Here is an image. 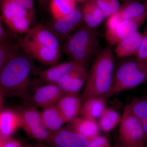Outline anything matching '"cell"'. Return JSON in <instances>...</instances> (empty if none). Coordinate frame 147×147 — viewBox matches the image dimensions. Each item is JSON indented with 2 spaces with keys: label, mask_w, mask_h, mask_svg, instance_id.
<instances>
[{
  "label": "cell",
  "mask_w": 147,
  "mask_h": 147,
  "mask_svg": "<svg viewBox=\"0 0 147 147\" xmlns=\"http://www.w3.org/2000/svg\"><path fill=\"white\" fill-rule=\"evenodd\" d=\"M111 46H107L98 54L88 72L82 96L83 102L93 98L107 101L112 96L115 66Z\"/></svg>",
  "instance_id": "cell-1"
},
{
  "label": "cell",
  "mask_w": 147,
  "mask_h": 147,
  "mask_svg": "<svg viewBox=\"0 0 147 147\" xmlns=\"http://www.w3.org/2000/svg\"><path fill=\"white\" fill-rule=\"evenodd\" d=\"M33 66V59L18 50L0 70L2 94L26 99Z\"/></svg>",
  "instance_id": "cell-2"
},
{
  "label": "cell",
  "mask_w": 147,
  "mask_h": 147,
  "mask_svg": "<svg viewBox=\"0 0 147 147\" xmlns=\"http://www.w3.org/2000/svg\"><path fill=\"white\" fill-rule=\"evenodd\" d=\"M98 46V39L95 32L84 25L66 40L62 51L70 60L86 65Z\"/></svg>",
  "instance_id": "cell-3"
},
{
  "label": "cell",
  "mask_w": 147,
  "mask_h": 147,
  "mask_svg": "<svg viewBox=\"0 0 147 147\" xmlns=\"http://www.w3.org/2000/svg\"><path fill=\"white\" fill-rule=\"evenodd\" d=\"M147 81V63L136 57L123 61L114 70L112 96L132 89Z\"/></svg>",
  "instance_id": "cell-4"
},
{
  "label": "cell",
  "mask_w": 147,
  "mask_h": 147,
  "mask_svg": "<svg viewBox=\"0 0 147 147\" xmlns=\"http://www.w3.org/2000/svg\"><path fill=\"white\" fill-rule=\"evenodd\" d=\"M146 137L140 121L129 109L128 105L124 109L120 123L119 144L131 147L145 145Z\"/></svg>",
  "instance_id": "cell-5"
},
{
  "label": "cell",
  "mask_w": 147,
  "mask_h": 147,
  "mask_svg": "<svg viewBox=\"0 0 147 147\" xmlns=\"http://www.w3.org/2000/svg\"><path fill=\"white\" fill-rule=\"evenodd\" d=\"M1 18L12 31L19 34H26L35 16L28 10L17 4L3 1L0 3Z\"/></svg>",
  "instance_id": "cell-6"
},
{
  "label": "cell",
  "mask_w": 147,
  "mask_h": 147,
  "mask_svg": "<svg viewBox=\"0 0 147 147\" xmlns=\"http://www.w3.org/2000/svg\"><path fill=\"white\" fill-rule=\"evenodd\" d=\"M17 113L21 121V127L26 133L38 142L45 143L50 132L43 125L40 113L32 106L20 108Z\"/></svg>",
  "instance_id": "cell-7"
},
{
  "label": "cell",
  "mask_w": 147,
  "mask_h": 147,
  "mask_svg": "<svg viewBox=\"0 0 147 147\" xmlns=\"http://www.w3.org/2000/svg\"><path fill=\"white\" fill-rule=\"evenodd\" d=\"M18 46L33 59L45 65H55L61 59V49H52L40 45L25 36L19 39Z\"/></svg>",
  "instance_id": "cell-8"
},
{
  "label": "cell",
  "mask_w": 147,
  "mask_h": 147,
  "mask_svg": "<svg viewBox=\"0 0 147 147\" xmlns=\"http://www.w3.org/2000/svg\"><path fill=\"white\" fill-rule=\"evenodd\" d=\"M89 141L86 138L67 126L50 133L44 144L50 147H86Z\"/></svg>",
  "instance_id": "cell-9"
},
{
  "label": "cell",
  "mask_w": 147,
  "mask_h": 147,
  "mask_svg": "<svg viewBox=\"0 0 147 147\" xmlns=\"http://www.w3.org/2000/svg\"><path fill=\"white\" fill-rule=\"evenodd\" d=\"M83 22L80 8L77 7L64 17L53 20L46 26L57 38L60 42L65 41L71 32Z\"/></svg>",
  "instance_id": "cell-10"
},
{
  "label": "cell",
  "mask_w": 147,
  "mask_h": 147,
  "mask_svg": "<svg viewBox=\"0 0 147 147\" xmlns=\"http://www.w3.org/2000/svg\"><path fill=\"white\" fill-rule=\"evenodd\" d=\"M147 15L135 18L121 21L113 30H106L105 38L110 45H117L122 40L138 31L144 23Z\"/></svg>",
  "instance_id": "cell-11"
},
{
  "label": "cell",
  "mask_w": 147,
  "mask_h": 147,
  "mask_svg": "<svg viewBox=\"0 0 147 147\" xmlns=\"http://www.w3.org/2000/svg\"><path fill=\"white\" fill-rule=\"evenodd\" d=\"M64 94L57 84H45L36 89L30 101L32 107L43 108L55 105Z\"/></svg>",
  "instance_id": "cell-12"
},
{
  "label": "cell",
  "mask_w": 147,
  "mask_h": 147,
  "mask_svg": "<svg viewBox=\"0 0 147 147\" xmlns=\"http://www.w3.org/2000/svg\"><path fill=\"white\" fill-rule=\"evenodd\" d=\"M86 69V65L70 61L58 64L50 68L40 71V80L45 84H57L58 81L66 74Z\"/></svg>",
  "instance_id": "cell-13"
},
{
  "label": "cell",
  "mask_w": 147,
  "mask_h": 147,
  "mask_svg": "<svg viewBox=\"0 0 147 147\" xmlns=\"http://www.w3.org/2000/svg\"><path fill=\"white\" fill-rule=\"evenodd\" d=\"M25 37L37 43L49 48L61 49L60 42L46 26L37 24L32 27Z\"/></svg>",
  "instance_id": "cell-14"
},
{
  "label": "cell",
  "mask_w": 147,
  "mask_h": 147,
  "mask_svg": "<svg viewBox=\"0 0 147 147\" xmlns=\"http://www.w3.org/2000/svg\"><path fill=\"white\" fill-rule=\"evenodd\" d=\"M82 98L76 94H65L56 105L66 123H69L79 115L82 104Z\"/></svg>",
  "instance_id": "cell-15"
},
{
  "label": "cell",
  "mask_w": 147,
  "mask_h": 147,
  "mask_svg": "<svg viewBox=\"0 0 147 147\" xmlns=\"http://www.w3.org/2000/svg\"><path fill=\"white\" fill-rule=\"evenodd\" d=\"M87 69L74 71L63 76L57 85L65 94H76L86 83Z\"/></svg>",
  "instance_id": "cell-16"
},
{
  "label": "cell",
  "mask_w": 147,
  "mask_h": 147,
  "mask_svg": "<svg viewBox=\"0 0 147 147\" xmlns=\"http://www.w3.org/2000/svg\"><path fill=\"white\" fill-rule=\"evenodd\" d=\"M80 9L85 26L94 31L105 18L94 0H86Z\"/></svg>",
  "instance_id": "cell-17"
},
{
  "label": "cell",
  "mask_w": 147,
  "mask_h": 147,
  "mask_svg": "<svg viewBox=\"0 0 147 147\" xmlns=\"http://www.w3.org/2000/svg\"><path fill=\"white\" fill-rule=\"evenodd\" d=\"M68 123L69 127L89 140L99 135L100 128L94 120L77 116Z\"/></svg>",
  "instance_id": "cell-18"
},
{
  "label": "cell",
  "mask_w": 147,
  "mask_h": 147,
  "mask_svg": "<svg viewBox=\"0 0 147 147\" xmlns=\"http://www.w3.org/2000/svg\"><path fill=\"white\" fill-rule=\"evenodd\" d=\"M143 34L137 31L117 44L115 52L119 58L128 57L134 55L138 51L143 39Z\"/></svg>",
  "instance_id": "cell-19"
},
{
  "label": "cell",
  "mask_w": 147,
  "mask_h": 147,
  "mask_svg": "<svg viewBox=\"0 0 147 147\" xmlns=\"http://www.w3.org/2000/svg\"><path fill=\"white\" fill-rule=\"evenodd\" d=\"M40 115L41 121L45 128L49 132H55L62 128L65 123L56 105L42 108Z\"/></svg>",
  "instance_id": "cell-20"
},
{
  "label": "cell",
  "mask_w": 147,
  "mask_h": 147,
  "mask_svg": "<svg viewBox=\"0 0 147 147\" xmlns=\"http://www.w3.org/2000/svg\"><path fill=\"white\" fill-rule=\"evenodd\" d=\"M105 100L101 98H89L82 103L79 115L86 118L96 121L99 119L106 107Z\"/></svg>",
  "instance_id": "cell-21"
},
{
  "label": "cell",
  "mask_w": 147,
  "mask_h": 147,
  "mask_svg": "<svg viewBox=\"0 0 147 147\" xmlns=\"http://www.w3.org/2000/svg\"><path fill=\"white\" fill-rule=\"evenodd\" d=\"M21 127V121L17 112L5 110L0 112V134L9 137Z\"/></svg>",
  "instance_id": "cell-22"
},
{
  "label": "cell",
  "mask_w": 147,
  "mask_h": 147,
  "mask_svg": "<svg viewBox=\"0 0 147 147\" xmlns=\"http://www.w3.org/2000/svg\"><path fill=\"white\" fill-rule=\"evenodd\" d=\"M48 7L54 20L68 15L77 8L76 0H50Z\"/></svg>",
  "instance_id": "cell-23"
},
{
  "label": "cell",
  "mask_w": 147,
  "mask_h": 147,
  "mask_svg": "<svg viewBox=\"0 0 147 147\" xmlns=\"http://www.w3.org/2000/svg\"><path fill=\"white\" fill-rule=\"evenodd\" d=\"M117 13L121 20L135 19L146 15L144 5L138 1L125 2Z\"/></svg>",
  "instance_id": "cell-24"
},
{
  "label": "cell",
  "mask_w": 147,
  "mask_h": 147,
  "mask_svg": "<svg viewBox=\"0 0 147 147\" xmlns=\"http://www.w3.org/2000/svg\"><path fill=\"white\" fill-rule=\"evenodd\" d=\"M128 105L141 122L146 140H147V95L134 98Z\"/></svg>",
  "instance_id": "cell-25"
},
{
  "label": "cell",
  "mask_w": 147,
  "mask_h": 147,
  "mask_svg": "<svg viewBox=\"0 0 147 147\" xmlns=\"http://www.w3.org/2000/svg\"><path fill=\"white\" fill-rule=\"evenodd\" d=\"M121 116L119 113L111 108H105L98 122L100 130L109 132L115 128L120 124Z\"/></svg>",
  "instance_id": "cell-26"
},
{
  "label": "cell",
  "mask_w": 147,
  "mask_h": 147,
  "mask_svg": "<svg viewBox=\"0 0 147 147\" xmlns=\"http://www.w3.org/2000/svg\"><path fill=\"white\" fill-rule=\"evenodd\" d=\"M19 46L0 42V70L7 61L19 50Z\"/></svg>",
  "instance_id": "cell-27"
},
{
  "label": "cell",
  "mask_w": 147,
  "mask_h": 147,
  "mask_svg": "<svg viewBox=\"0 0 147 147\" xmlns=\"http://www.w3.org/2000/svg\"><path fill=\"white\" fill-rule=\"evenodd\" d=\"M105 18L117 13L121 6L118 0H94Z\"/></svg>",
  "instance_id": "cell-28"
},
{
  "label": "cell",
  "mask_w": 147,
  "mask_h": 147,
  "mask_svg": "<svg viewBox=\"0 0 147 147\" xmlns=\"http://www.w3.org/2000/svg\"><path fill=\"white\" fill-rule=\"evenodd\" d=\"M135 57L141 61L147 63V31L143 33V39Z\"/></svg>",
  "instance_id": "cell-29"
},
{
  "label": "cell",
  "mask_w": 147,
  "mask_h": 147,
  "mask_svg": "<svg viewBox=\"0 0 147 147\" xmlns=\"http://www.w3.org/2000/svg\"><path fill=\"white\" fill-rule=\"evenodd\" d=\"M86 147H111V146L107 137L98 135L89 140Z\"/></svg>",
  "instance_id": "cell-30"
},
{
  "label": "cell",
  "mask_w": 147,
  "mask_h": 147,
  "mask_svg": "<svg viewBox=\"0 0 147 147\" xmlns=\"http://www.w3.org/2000/svg\"><path fill=\"white\" fill-rule=\"evenodd\" d=\"M3 1H7L15 3L28 10L35 16V9L33 0H0V3Z\"/></svg>",
  "instance_id": "cell-31"
},
{
  "label": "cell",
  "mask_w": 147,
  "mask_h": 147,
  "mask_svg": "<svg viewBox=\"0 0 147 147\" xmlns=\"http://www.w3.org/2000/svg\"><path fill=\"white\" fill-rule=\"evenodd\" d=\"M121 21L117 12L108 17L106 22V30H111L115 28Z\"/></svg>",
  "instance_id": "cell-32"
},
{
  "label": "cell",
  "mask_w": 147,
  "mask_h": 147,
  "mask_svg": "<svg viewBox=\"0 0 147 147\" xmlns=\"http://www.w3.org/2000/svg\"><path fill=\"white\" fill-rule=\"evenodd\" d=\"M2 147H23V145L18 141L9 138Z\"/></svg>",
  "instance_id": "cell-33"
},
{
  "label": "cell",
  "mask_w": 147,
  "mask_h": 147,
  "mask_svg": "<svg viewBox=\"0 0 147 147\" xmlns=\"http://www.w3.org/2000/svg\"><path fill=\"white\" fill-rule=\"evenodd\" d=\"M7 36L0 20V42H7Z\"/></svg>",
  "instance_id": "cell-34"
},
{
  "label": "cell",
  "mask_w": 147,
  "mask_h": 147,
  "mask_svg": "<svg viewBox=\"0 0 147 147\" xmlns=\"http://www.w3.org/2000/svg\"><path fill=\"white\" fill-rule=\"evenodd\" d=\"M23 146L24 147H50L44 143L39 142H37L35 144L25 142L23 144Z\"/></svg>",
  "instance_id": "cell-35"
},
{
  "label": "cell",
  "mask_w": 147,
  "mask_h": 147,
  "mask_svg": "<svg viewBox=\"0 0 147 147\" xmlns=\"http://www.w3.org/2000/svg\"><path fill=\"white\" fill-rule=\"evenodd\" d=\"M50 0H37L38 6L41 8H46L48 7Z\"/></svg>",
  "instance_id": "cell-36"
},
{
  "label": "cell",
  "mask_w": 147,
  "mask_h": 147,
  "mask_svg": "<svg viewBox=\"0 0 147 147\" xmlns=\"http://www.w3.org/2000/svg\"><path fill=\"white\" fill-rule=\"evenodd\" d=\"M9 137H4L1 134H0V147L3 146L5 143L8 139Z\"/></svg>",
  "instance_id": "cell-37"
},
{
  "label": "cell",
  "mask_w": 147,
  "mask_h": 147,
  "mask_svg": "<svg viewBox=\"0 0 147 147\" xmlns=\"http://www.w3.org/2000/svg\"><path fill=\"white\" fill-rule=\"evenodd\" d=\"M117 147H128L126 146H123V145L121 144H118L117 146ZM147 147V146H146V145H144V146H142V147Z\"/></svg>",
  "instance_id": "cell-38"
},
{
  "label": "cell",
  "mask_w": 147,
  "mask_h": 147,
  "mask_svg": "<svg viewBox=\"0 0 147 147\" xmlns=\"http://www.w3.org/2000/svg\"><path fill=\"white\" fill-rule=\"evenodd\" d=\"M144 4L145 6V9H146V14L147 16V0H146V1H145Z\"/></svg>",
  "instance_id": "cell-39"
},
{
  "label": "cell",
  "mask_w": 147,
  "mask_h": 147,
  "mask_svg": "<svg viewBox=\"0 0 147 147\" xmlns=\"http://www.w3.org/2000/svg\"><path fill=\"white\" fill-rule=\"evenodd\" d=\"M86 0H76V2H79L81 3H83L86 1Z\"/></svg>",
  "instance_id": "cell-40"
},
{
  "label": "cell",
  "mask_w": 147,
  "mask_h": 147,
  "mask_svg": "<svg viewBox=\"0 0 147 147\" xmlns=\"http://www.w3.org/2000/svg\"><path fill=\"white\" fill-rule=\"evenodd\" d=\"M2 100V94L0 92V106L1 105Z\"/></svg>",
  "instance_id": "cell-41"
},
{
  "label": "cell",
  "mask_w": 147,
  "mask_h": 147,
  "mask_svg": "<svg viewBox=\"0 0 147 147\" xmlns=\"http://www.w3.org/2000/svg\"><path fill=\"white\" fill-rule=\"evenodd\" d=\"M121 1H123L125 2L130 1H139L140 0H121Z\"/></svg>",
  "instance_id": "cell-42"
}]
</instances>
